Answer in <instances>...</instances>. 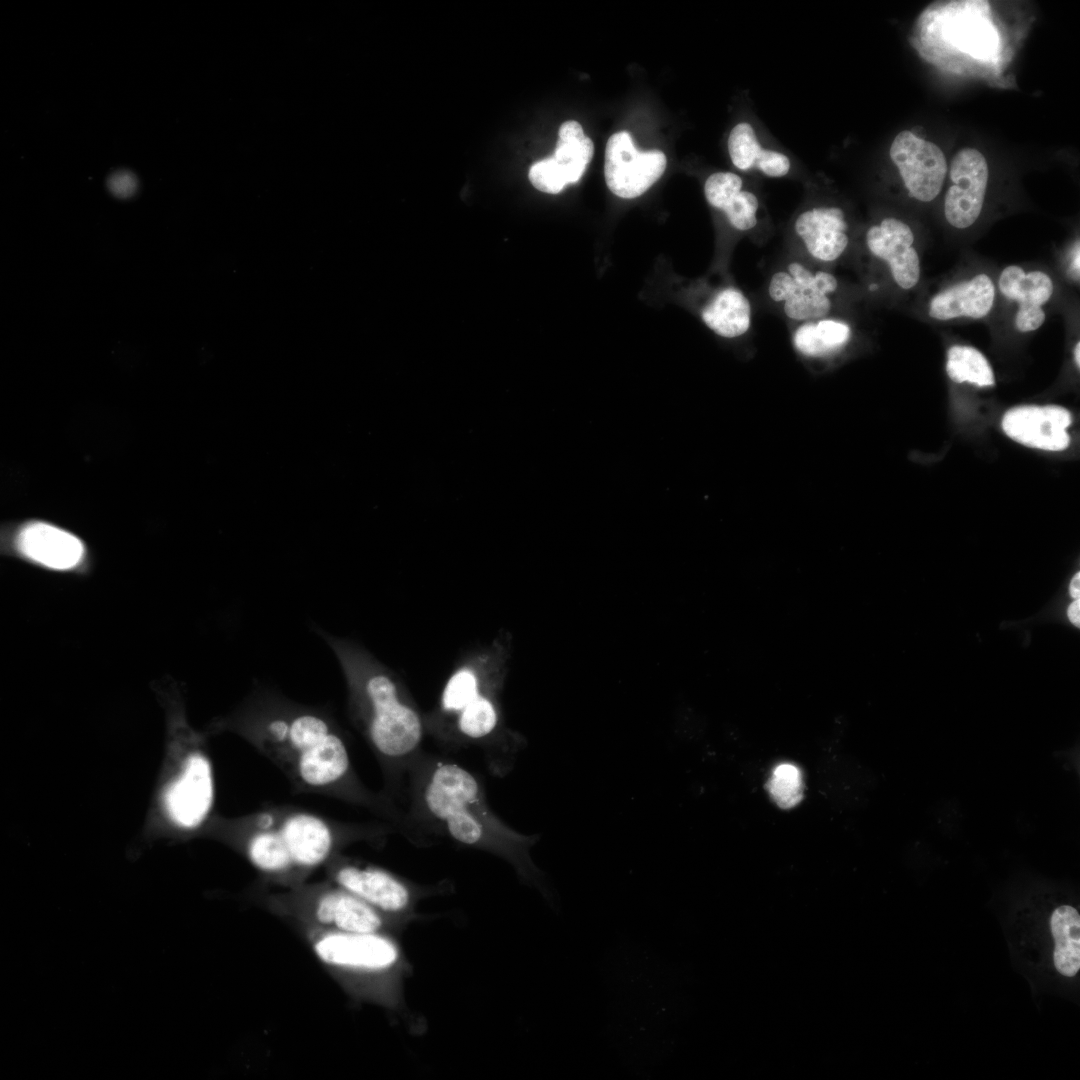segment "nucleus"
Returning a JSON list of instances; mask_svg holds the SVG:
<instances>
[{
    "instance_id": "26",
    "label": "nucleus",
    "mask_w": 1080,
    "mask_h": 1080,
    "mask_svg": "<svg viewBox=\"0 0 1080 1080\" xmlns=\"http://www.w3.org/2000/svg\"><path fill=\"white\" fill-rule=\"evenodd\" d=\"M947 374L957 383L969 382L979 387L993 386L995 377L986 357L976 348L954 345L947 352Z\"/></svg>"
},
{
    "instance_id": "19",
    "label": "nucleus",
    "mask_w": 1080,
    "mask_h": 1080,
    "mask_svg": "<svg viewBox=\"0 0 1080 1080\" xmlns=\"http://www.w3.org/2000/svg\"><path fill=\"white\" fill-rule=\"evenodd\" d=\"M16 546L27 559L54 570L75 568L85 554L82 541L74 534L40 521L21 528Z\"/></svg>"
},
{
    "instance_id": "7",
    "label": "nucleus",
    "mask_w": 1080,
    "mask_h": 1080,
    "mask_svg": "<svg viewBox=\"0 0 1080 1080\" xmlns=\"http://www.w3.org/2000/svg\"><path fill=\"white\" fill-rule=\"evenodd\" d=\"M217 827L219 837L256 870L260 883L287 888L304 882L265 807L220 820Z\"/></svg>"
},
{
    "instance_id": "32",
    "label": "nucleus",
    "mask_w": 1080,
    "mask_h": 1080,
    "mask_svg": "<svg viewBox=\"0 0 1080 1080\" xmlns=\"http://www.w3.org/2000/svg\"><path fill=\"white\" fill-rule=\"evenodd\" d=\"M1069 591H1070L1071 596L1074 599H1079V597H1080V574H1079V572L1076 573L1075 576L1073 577V579L1071 580Z\"/></svg>"
},
{
    "instance_id": "6",
    "label": "nucleus",
    "mask_w": 1080,
    "mask_h": 1080,
    "mask_svg": "<svg viewBox=\"0 0 1080 1080\" xmlns=\"http://www.w3.org/2000/svg\"><path fill=\"white\" fill-rule=\"evenodd\" d=\"M305 882L356 843L382 845L395 828L387 822H347L292 805L265 806Z\"/></svg>"
},
{
    "instance_id": "23",
    "label": "nucleus",
    "mask_w": 1080,
    "mask_h": 1080,
    "mask_svg": "<svg viewBox=\"0 0 1080 1080\" xmlns=\"http://www.w3.org/2000/svg\"><path fill=\"white\" fill-rule=\"evenodd\" d=\"M701 318L717 335L736 338L744 335L751 326V303L740 289L725 287L703 307Z\"/></svg>"
},
{
    "instance_id": "25",
    "label": "nucleus",
    "mask_w": 1080,
    "mask_h": 1080,
    "mask_svg": "<svg viewBox=\"0 0 1080 1080\" xmlns=\"http://www.w3.org/2000/svg\"><path fill=\"white\" fill-rule=\"evenodd\" d=\"M594 146L576 121L564 122L552 158L565 173L568 183H576L592 159Z\"/></svg>"
},
{
    "instance_id": "20",
    "label": "nucleus",
    "mask_w": 1080,
    "mask_h": 1080,
    "mask_svg": "<svg viewBox=\"0 0 1080 1080\" xmlns=\"http://www.w3.org/2000/svg\"><path fill=\"white\" fill-rule=\"evenodd\" d=\"M999 289L1008 299L1019 304L1015 324L1019 331L1029 332L1038 329L1045 321L1042 309L1053 293L1051 278L1042 271L1028 274L1015 265L1003 269L999 277Z\"/></svg>"
},
{
    "instance_id": "24",
    "label": "nucleus",
    "mask_w": 1080,
    "mask_h": 1080,
    "mask_svg": "<svg viewBox=\"0 0 1080 1080\" xmlns=\"http://www.w3.org/2000/svg\"><path fill=\"white\" fill-rule=\"evenodd\" d=\"M1050 929L1055 941L1053 960L1057 971L1067 977L1075 976L1080 969L1078 911L1068 905L1056 908L1050 918Z\"/></svg>"
},
{
    "instance_id": "30",
    "label": "nucleus",
    "mask_w": 1080,
    "mask_h": 1080,
    "mask_svg": "<svg viewBox=\"0 0 1080 1080\" xmlns=\"http://www.w3.org/2000/svg\"><path fill=\"white\" fill-rule=\"evenodd\" d=\"M108 187L118 197H130L137 189V179L128 171H118L110 176Z\"/></svg>"
},
{
    "instance_id": "28",
    "label": "nucleus",
    "mask_w": 1080,
    "mask_h": 1080,
    "mask_svg": "<svg viewBox=\"0 0 1080 1080\" xmlns=\"http://www.w3.org/2000/svg\"><path fill=\"white\" fill-rule=\"evenodd\" d=\"M480 690L476 674L469 669L457 671L447 682L441 697V712L445 717L458 712Z\"/></svg>"
},
{
    "instance_id": "1",
    "label": "nucleus",
    "mask_w": 1080,
    "mask_h": 1080,
    "mask_svg": "<svg viewBox=\"0 0 1080 1080\" xmlns=\"http://www.w3.org/2000/svg\"><path fill=\"white\" fill-rule=\"evenodd\" d=\"M270 760L295 793L332 798L364 809L405 835L404 808L360 779L346 737L331 709L297 702L255 682L239 705L219 721Z\"/></svg>"
},
{
    "instance_id": "12",
    "label": "nucleus",
    "mask_w": 1080,
    "mask_h": 1080,
    "mask_svg": "<svg viewBox=\"0 0 1080 1080\" xmlns=\"http://www.w3.org/2000/svg\"><path fill=\"white\" fill-rule=\"evenodd\" d=\"M666 163L663 152L638 151L629 133H615L608 139L605 150L606 184L618 197L636 198L662 176Z\"/></svg>"
},
{
    "instance_id": "10",
    "label": "nucleus",
    "mask_w": 1080,
    "mask_h": 1080,
    "mask_svg": "<svg viewBox=\"0 0 1080 1080\" xmlns=\"http://www.w3.org/2000/svg\"><path fill=\"white\" fill-rule=\"evenodd\" d=\"M837 289L834 274L796 260L775 271L767 284L769 298L795 323L830 315Z\"/></svg>"
},
{
    "instance_id": "27",
    "label": "nucleus",
    "mask_w": 1080,
    "mask_h": 1080,
    "mask_svg": "<svg viewBox=\"0 0 1080 1080\" xmlns=\"http://www.w3.org/2000/svg\"><path fill=\"white\" fill-rule=\"evenodd\" d=\"M773 801L782 809L796 806L803 798L801 770L794 764L777 765L766 784Z\"/></svg>"
},
{
    "instance_id": "15",
    "label": "nucleus",
    "mask_w": 1080,
    "mask_h": 1080,
    "mask_svg": "<svg viewBox=\"0 0 1080 1080\" xmlns=\"http://www.w3.org/2000/svg\"><path fill=\"white\" fill-rule=\"evenodd\" d=\"M727 149L731 163L743 173L779 179L795 170L792 156L770 140L754 118L741 120L731 128Z\"/></svg>"
},
{
    "instance_id": "8",
    "label": "nucleus",
    "mask_w": 1080,
    "mask_h": 1080,
    "mask_svg": "<svg viewBox=\"0 0 1080 1080\" xmlns=\"http://www.w3.org/2000/svg\"><path fill=\"white\" fill-rule=\"evenodd\" d=\"M215 783L211 760L200 743L188 735L186 747L163 793L164 814L184 834L204 828L212 817Z\"/></svg>"
},
{
    "instance_id": "14",
    "label": "nucleus",
    "mask_w": 1080,
    "mask_h": 1080,
    "mask_svg": "<svg viewBox=\"0 0 1080 1080\" xmlns=\"http://www.w3.org/2000/svg\"><path fill=\"white\" fill-rule=\"evenodd\" d=\"M988 176L986 159L977 149L963 148L953 157L950 167L952 185L944 201V213L950 225L964 229L977 220L983 207Z\"/></svg>"
},
{
    "instance_id": "29",
    "label": "nucleus",
    "mask_w": 1080,
    "mask_h": 1080,
    "mask_svg": "<svg viewBox=\"0 0 1080 1080\" xmlns=\"http://www.w3.org/2000/svg\"><path fill=\"white\" fill-rule=\"evenodd\" d=\"M529 180L539 191L557 194L561 192L568 180L552 157L534 163L529 170Z\"/></svg>"
},
{
    "instance_id": "3",
    "label": "nucleus",
    "mask_w": 1080,
    "mask_h": 1080,
    "mask_svg": "<svg viewBox=\"0 0 1080 1080\" xmlns=\"http://www.w3.org/2000/svg\"><path fill=\"white\" fill-rule=\"evenodd\" d=\"M339 659L349 686L350 715L369 745L382 773V792L402 806L405 783L423 753L424 723L386 671L361 666L345 641L313 626Z\"/></svg>"
},
{
    "instance_id": "18",
    "label": "nucleus",
    "mask_w": 1080,
    "mask_h": 1080,
    "mask_svg": "<svg viewBox=\"0 0 1080 1080\" xmlns=\"http://www.w3.org/2000/svg\"><path fill=\"white\" fill-rule=\"evenodd\" d=\"M704 195L708 204L721 211L737 231L754 230L762 221L764 205L761 196L737 173H712L705 180Z\"/></svg>"
},
{
    "instance_id": "33",
    "label": "nucleus",
    "mask_w": 1080,
    "mask_h": 1080,
    "mask_svg": "<svg viewBox=\"0 0 1080 1080\" xmlns=\"http://www.w3.org/2000/svg\"><path fill=\"white\" fill-rule=\"evenodd\" d=\"M1079 256H1080V254H1079V245L1077 244L1076 250H1075V252L1073 254L1072 263H1071V269L1073 271V274H1074V276H1077V277H1079V263H1080L1079 262Z\"/></svg>"
},
{
    "instance_id": "5",
    "label": "nucleus",
    "mask_w": 1080,
    "mask_h": 1080,
    "mask_svg": "<svg viewBox=\"0 0 1080 1080\" xmlns=\"http://www.w3.org/2000/svg\"><path fill=\"white\" fill-rule=\"evenodd\" d=\"M248 897L268 913L298 930L369 933L388 931L391 921L328 880H309L287 888L258 883Z\"/></svg>"
},
{
    "instance_id": "11",
    "label": "nucleus",
    "mask_w": 1080,
    "mask_h": 1080,
    "mask_svg": "<svg viewBox=\"0 0 1080 1080\" xmlns=\"http://www.w3.org/2000/svg\"><path fill=\"white\" fill-rule=\"evenodd\" d=\"M791 232L804 253L822 264L838 261L850 242L847 213L832 200L811 201L804 205L791 222Z\"/></svg>"
},
{
    "instance_id": "17",
    "label": "nucleus",
    "mask_w": 1080,
    "mask_h": 1080,
    "mask_svg": "<svg viewBox=\"0 0 1080 1080\" xmlns=\"http://www.w3.org/2000/svg\"><path fill=\"white\" fill-rule=\"evenodd\" d=\"M913 243L911 228L895 217L883 218L865 234L868 251L887 264L894 282L904 290L913 288L920 278V261Z\"/></svg>"
},
{
    "instance_id": "9",
    "label": "nucleus",
    "mask_w": 1080,
    "mask_h": 1080,
    "mask_svg": "<svg viewBox=\"0 0 1080 1080\" xmlns=\"http://www.w3.org/2000/svg\"><path fill=\"white\" fill-rule=\"evenodd\" d=\"M323 870L328 880L391 922L410 911L419 894L416 887L393 872L344 853L331 859Z\"/></svg>"
},
{
    "instance_id": "16",
    "label": "nucleus",
    "mask_w": 1080,
    "mask_h": 1080,
    "mask_svg": "<svg viewBox=\"0 0 1080 1080\" xmlns=\"http://www.w3.org/2000/svg\"><path fill=\"white\" fill-rule=\"evenodd\" d=\"M1070 412L1057 405H1024L1009 409L1003 416L1005 434L1019 444L1046 451H1063L1070 445L1067 428Z\"/></svg>"
},
{
    "instance_id": "31",
    "label": "nucleus",
    "mask_w": 1080,
    "mask_h": 1080,
    "mask_svg": "<svg viewBox=\"0 0 1080 1080\" xmlns=\"http://www.w3.org/2000/svg\"><path fill=\"white\" fill-rule=\"evenodd\" d=\"M1080 599H1075L1068 608L1067 614L1069 620L1079 627L1080 625Z\"/></svg>"
},
{
    "instance_id": "4",
    "label": "nucleus",
    "mask_w": 1080,
    "mask_h": 1080,
    "mask_svg": "<svg viewBox=\"0 0 1080 1080\" xmlns=\"http://www.w3.org/2000/svg\"><path fill=\"white\" fill-rule=\"evenodd\" d=\"M326 972L356 999L394 1001L402 953L388 931L369 933L298 930Z\"/></svg>"
},
{
    "instance_id": "13",
    "label": "nucleus",
    "mask_w": 1080,
    "mask_h": 1080,
    "mask_svg": "<svg viewBox=\"0 0 1080 1080\" xmlns=\"http://www.w3.org/2000/svg\"><path fill=\"white\" fill-rule=\"evenodd\" d=\"M889 156L911 197L922 202L936 198L947 174L946 158L937 145L903 130L893 139Z\"/></svg>"
},
{
    "instance_id": "22",
    "label": "nucleus",
    "mask_w": 1080,
    "mask_h": 1080,
    "mask_svg": "<svg viewBox=\"0 0 1080 1080\" xmlns=\"http://www.w3.org/2000/svg\"><path fill=\"white\" fill-rule=\"evenodd\" d=\"M791 338L794 349L803 357L826 359L845 349L852 328L844 319L828 315L795 323Z\"/></svg>"
},
{
    "instance_id": "21",
    "label": "nucleus",
    "mask_w": 1080,
    "mask_h": 1080,
    "mask_svg": "<svg viewBox=\"0 0 1080 1080\" xmlns=\"http://www.w3.org/2000/svg\"><path fill=\"white\" fill-rule=\"evenodd\" d=\"M994 297L995 287L990 277L978 274L935 295L929 304V315L943 321L959 317L979 319L990 312Z\"/></svg>"
},
{
    "instance_id": "2",
    "label": "nucleus",
    "mask_w": 1080,
    "mask_h": 1080,
    "mask_svg": "<svg viewBox=\"0 0 1080 1080\" xmlns=\"http://www.w3.org/2000/svg\"><path fill=\"white\" fill-rule=\"evenodd\" d=\"M402 807L409 841L424 845L445 838L493 853L541 887L542 874L529 854L539 835L505 823L490 807L480 778L454 759L423 751L408 772Z\"/></svg>"
},
{
    "instance_id": "34",
    "label": "nucleus",
    "mask_w": 1080,
    "mask_h": 1080,
    "mask_svg": "<svg viewBox=\"0 0 1080 1080\" xmlns=\"http://www.w3.org/2000/svg\"><path fill=\"white\" fill-rule=\"evenodd\" d=\"M1079 353H1080V343H1079V342H1077V344H1076V346H1075V349H1074V360H1075V363H1076V365H1077L1078 367H1079V365H1080V356H1079Z\"/></svg>"
}]
</instances>
